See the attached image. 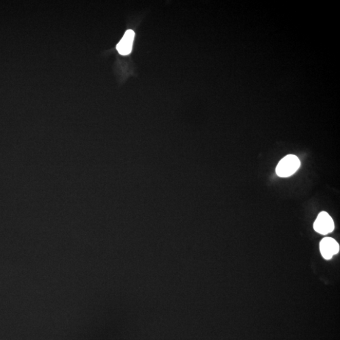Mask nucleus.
I'll return each mask as SVG.
<instances>
[{
    "mask_svg": "<svg viewBox=\"0 0 340 340\" xmlns=\"http://www.w3.org/2000/svg\"><path fill=\"white\" fill-rule=\"evenodd\" d=\"M300 166L299 158L296 156L289 155L278 163L276 168V174L280 177H289L294 175Z\"/></svg>",
    "mask_w": 340,
    "mask_h": 340,
    "instance_id": "nucleus-1",
    "label": "nucleus"
},
{
    "mask_svg": "<svg viewBox=\"0 0 340 340\" xmlns=\"http://www.w3.org/2000/svg\"><path fill=\"white\" fill-rule=\"evenodd\" d=\"M334 229V221L326 212H322L314 223V230L320 235H326Z\"/></svg>",
    "mask_w": 340,
    "mask_h": 340,
    "instance_id": "nucleus-2",
    "label": "nucleus"
},
{
    "mask_svg": "<svg viewBox=\"0 0 340 340\" xmlns=\"http://www.w3.org/2000/svg\"><path fill=\"white\" fill-rule=\"evenodd\" d=\"M319 247L320 253L325 260H330L339 251L338 242L331 238L323 239Z\"/></svg>",
    "mask_w": 340,
    "mask_h": 340,
    "instance_id": "nucleus-3",
    "label": "nucleus"
},
{
    "mask_svg": "<svg viewBox=\"0 0 340 340\" xmlns=\"http://www.w3.org/2000/svg\"><path fill=\"white\" fill-rule=\"evenodd\" d=\"M135 32L133 30H128L124 33L123 37L117 45L120 54L128 55L132 51L133 44L135 40Z\"/></svg>",
    "mask_w": 340,
    "mask_h": 340,
    "instance_id": "nucleus-4",
    "label": "nucleus"
}]
</instances>
